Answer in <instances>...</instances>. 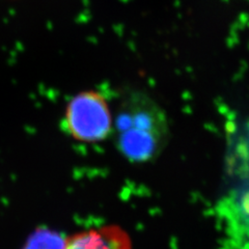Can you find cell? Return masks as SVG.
Here are the masks:
<instances>
[{
    "instance_id": "obj_1",
    "label": "cell",
    "mask_w": 249,
    "mask_h": 249,
    "mask_svg": "<svg viewBox=\"0 0 249 249\" xmlns=\"http://www.w3.org/2000/svg\"><path fill=\"white\" fill-rule=\"evenodd\" d=\"M116 149L131 162H147L164 146L166 116L149 99L133 97L123 104L112 124Z\"/></svg>"
},
{
    "instance_id": "obj_2",
    "label": "cell",
    "mask_w": 249,
    "mask_h": 249,
    "mask_svg": "<svg viewBox=\"0 0 249 249\" xmlns=\"http://www.w3.org/2000/svg\"><path fill=\"white\" fill-rule=\"evenodd\" d=\"M113 120L106 99L95 90L82 91L70 101L62 122L67 133L78 142H102L112 133Z\"/></svg>"
},
{
    "instance_id": "obj_3",
    "label": "cell",
    "mask_w": 249,
    "mask_h": 249,
    "mask_svg": "<svg viewBox=\"0 0 249 249\" xmlns=\"http://www.w3.org/2000/svg\"><path fill=\"white\" fill-rule=\"evenodd\" d=\"M66 249H132L127 232L118 225H106L69 238Z\"/></svg>"
},
{
    "instance_id": "obj_4",
    "label": "cell",
    "mask_w": 249,
    "mask_h": 249,
    "mask_svg": "<svg viewBox=\"0 0 249 249\" xmlns=\"http://www.w3.org/2000/svg\"><path fill=\"white\" fill-rule=\"evenodd\" d=\"M67 241L57 231L40 229L29 237L23 249H66Z\"/></svg>"
}]
</instances>
